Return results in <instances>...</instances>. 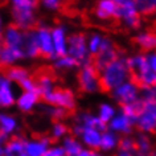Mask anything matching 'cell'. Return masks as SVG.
Segmentation results:
<instances>
[{"instance_id":"15","label":"cell","mask_w":156,"mask_h":156,"mask_svg":"<svg viewBox=\"0 0 156 156\" xmlns=\"http://www.w3.org/2000/svg\"><path fill=\"white\" fill-rule=\"evenodd\" d=\"M16 91L13 83L8 81L4 73H0V102L2 108H11L16 103Z\"/></svg>"},{"instance_id":"30","label":"cell","mask_w":156,"mask_h":156,"mask_svg":"<svg viewBox=\"0 0 156 156\" xmlns=\"http://www.w3.org/2000/svg\"><path fill=\"white\" fill-rule=\"evenodd\" d=\"M115 12V0H101L97 4L95 16L101 20H107V19L114 17Z\"/></svg>"},{"instance_id":"49","label":"cell","mask_w":156,"mask_h":156,"mask_svg":"<svg viewBox=\"0 0 156 156\" xmlns=\"http://www.w3.org/2000/svg\"><path fill=\"white\" fill-rule=\"evenodd\" d=\"M147 156H156V151L155 150H152L151 152H150V154H148Z\"/></svg>"},{"instance_id":"23","label":"cell","mask_w":156,"mask_h":156,"mask_svg":"<svg viewBox=\"0 0 156 156\" xmlns=\"http://www.w3.org/2000/svg\"><path fill=\"white\" fill-rule=\"evenodd\" d=\"M76 123L81 124L83 127H89V128H94L98 130L99 132H105L107 130V124H105L98 116L90 112H82L76 118Z\"/></svg>"},{"instance_id":"42","label":"cell","mask_w":156,"mask_h":156,"mask_svg":"<svg viewBox=\"0 0 156 156\" xmlns=\"http://www.w3.org/2000/svg\"><path fill=\"white\" fill-rule=\"evenodd\" d=\"M140 98L142 99H150L152 102L156 103V86L147 89V90H143L140 93Z\"/></svg>"},{"instance_id":"12","label":"cell","mask_w":156,"mask_h":156,"mask_svg":"<svg viewBox=\"0 0 156 156\" xmlns=\"http://www.w3.org/2000/svg\"><path fill=\"white\" fill-rule=\"evenodd\" d=\"M37 37V44L40 49V56L48 58V60H54L53 44H52V28L46 24H37L34 28Z\"/></svg>"},{"instance_id":"22","label":"cell","mask_w":156,"mask_h":156,"mask_svg":"<svg viewBox=\"0 0 156 156\" xmlns=\"http://www.w3.org/2000/svg\"><path fill=\"white\" fill-rule=\"evenodd\" d=\"M23 53H24L25 60H33V58L40 57V49L37 44V37L34 29L27 30L24 36V42H23Z\"/></svg>"},{"instance_id":"24","label":"cell","mask_w":156,"mask_h":156,"mask_svg":"<svg viewBox=\"0 0 156 156\" xmlns=\"http://www.w3.org/2000/svg\"><path fill=\"white\" fill-rule=\"evenodd\" d=\"M34 81H36L37 93L40 94L41 98L45 95H48L49 93H52L54 89H56L54 80H53L52 74H49V73H40Z\"/></svg>"},{"instance_id":"48","label":"cell","mask_w":156,"mask_h":156,"mask_svg":"<svg viewBox=\"0 0 156 156\" xmlns=\"http://www.w3.org/2000/svg\"><path fill=\"white\" fill-rule=\"evenodd\" d=\"M90 156H105V155L99 151H90Z\"/></svg>"},{"instance_id":"38","label":"cell","mask_w":156,"mask_h":156,"mask_svg":"<svg viewBox=\"0 0 156 156\" xmlns=\"http://www.w3.org/2000/svg\"><path fill=\"white\" fill-rule=\"evenodd\" d=\"M118 150L119 151H124V152H131V154H135V140H134V138H131V136H124V138H120Z\"/></svg>"},{"instance_id":"16","label":"cell","mask_w":156,"mask_h":156,"mask_svg":"<svg viewBox=\"0 0 156 156\" xmlns=\"http://www.w3.org/2000/svg\"><path fill=\"white\" fill-rule=\"evenodd\" d=\"M134 126H135V123L130 118H127L122 111H118L116 115L110 120V123L107 124V130L115 132L116 135L122 134L124 136H128L132 132Z\"/></svg>"},{"instance_id":"13","label":"cell","mask_w":156,"mask_h":156,"mask_svg":"<svg viewBox=\"0 0 156 156\" xmlns=\"http://www.w3.org/2000/svg\"><path fill=\"white\" fill-rule=\"evenodd\" d=\"M25 32L13 25L12 23L5 25L3 30L0 40L3 42V46H8V48H23V42H24Z\"/></svg>"},{"instance_id":"51","label":"cell","mask_w":156,"mask_h":156,"mask_svg":"<svg viewBox=\"0 0 156 156\" xmlns=\"http://www.w3.org/2000/svg\"><path fill=\"white\" fill-rule=\"evenodd\" d=\"M0 108H2V102H0Z\"/></svg>"},{"instance_id":"14","label":"cell","mask_w":156,"mask_h":156,"mask_svg":"<svg viewBox=\"0 0 156 156\" xmlns=\"http://www.w3.org/2000/svg\"><path fill=\"white\" fill-rule=\"evenodd\" d=\"M68 32L62 25H57L52 28V44L54 58L62 57L68 54Z\"/></svg>"},{"instance_id":"53","label":"cell","mask_w":156,"mask_h":156,"mask_svg":"<svg viewBox=\"0 0 156 156\" xmlns=\"http://www.w3.org/2000/svg\"><path fill=\"white\" fill-rule=\"evenodd\" d=\"M155 3H156V0H155Z\"/></svg>"},{"instance_id":"10","label":"cell","mask_w":156,"mask_h":156,"mask_svg":"<svg viewBox=\"0 0 156 156\" xmlns=\"http://www.w3.org/2000/svg\"><path fill=\"white\" fill-rule=\"evenodd\" d=\"M140 93H142V90L139 89V86L132 80H130V81H126V82L122 83L116 89H114L111 91V95L122 107L140 99Z\"/></svg>"},{"instance_id":"3","label":"cell","mask_w":156,"mask_h":156,"mask_svg":"<svg viewBox=\"0 0 156 156\" xmlns=\"http://www.w3.org/2000/svg\"><path fill=\"white\" fill-rule=\"evenodd\" d=\"M127 65L131 73V80L140 90H147L156 86V74L148 66L146 54H135L127 58Z\"/></svg>"},{"instance_id":"37","label":"cell","mask_w":156,"mask_h":156,"mask_svg":"<svg viewBox=\"0 0 156 156\" xmlns=\"http://www.w3.org/2000/svg\"><path fill=\"white\" fill-rule=\"evenodd\" d=\"M68 134H69V127L64 122H54L52 126V131H50V139L54 140L64 139L65 136H68Z\"/></svg>"},{"instance_id":"52","label":"cell","mask_w":156,"mask_h":156,"mask_svg":"<svg viewBox=\"0 0 156 156\" xmlns=\"http://www.w3.org/2000/svg\"><path fill=\"white\" fill-rule=\"evenodd\" d=\"M23 156H28V155H23Z\"/></svg>"},{"instance_id":"4","label":"cell","mask_w":156,"mask_h":156,"mask_svg":"<svg viewBox=\"0 0 156 156\" xmlns=\"http://www.w3.org/2000/svg\"><path fill=\"white\" fill-rule=\"evenodd\" d=\"M114 19L120 20L130 29H139L142 27V16L136 9L134 0H115Z\"/></svg>"},{"instance_id":"28","label":"cell","mask_w":156,"mask_h":156,"mask_svg":"<svg viewBox=\"0 0 156 156\" xmlns=\"http://www.w3.org/2000/svg\"><path fill=\"white\" fill-rule=\"evenodd\" d=\"M61 147L65 152V156H77L83 150V146H82V143L80 142V139L73 135L65 136V138L62 139Z\"/></svg>"},{"instance_id":"29","label":"cell","mask_w":156,"mask_h":156,"mask_svg":"<svg viewBox=\"0 0 156 156\" xmlns=\"http://www.w3.org/2000/svg\"><path fill=\"white\" fill-rule=\"evenodd\" d=\"M134 140H135V156H147L154 150L150 136L146 134L139 132Z\"/></svg>"},{"instance_id":"32","label":"cell","mask_w":156,"mask_h":156,"mask_svg":"<svg viewBox=\"0 0 156 156\" xmlns=\"http://www.w3.org/2000/svg\"><path fill=\"white\" fill-rule=\"evenodd\" d=\"M116 108L112 106V105H110V103H102L99 106V108H98V118L102 120V122L105 123V124H108L110 123V120L114 118V116L116 115Z\"/></svg>"},{"instance_id":"31","label":"cell","mask_w":156,"mask_h":156,"mask_svg":"<svg viewBox=\"0 0 156 156\" xmlns=\"http://www.w3.org/2000/svg\"><path fill=\"white\" fill-rule=\"evenodd\" d=\"M42 112L45 115H48L50 119H53L54 122H62V119H65L68 116V112L64 110V108H58V107H54V106H49V105H44L41 107Z\"/></svg>"},{"instance_id":"11","label":"cell","mask_w":156,"mask_h":156,"mask_svg":"<svg viewBox=\"0 0 156 156\" xmlns=\"http://www.w3.org/2000/svg\"><path fill=\"white\" fill-rule=\"evenodd\" d=\"M73 136L80 139V142L82 143V146H86L89 151H97L99 150V143H101V135L102 132L94 128L83 127L78 123H74L72 127Z\"/></svg>"},{"instance_id":"39","label":"cell","mask_w":156,"mask_h":156,"mask_svg":"<svg viewBox=\"0 0 156 156\" xmlns=\"http://www.w3.org/2000/svg\"><path fill=\"white\" fill-rule=\"evenodd\" d=\"M19 87H20L23 91H37L36 81H34L33 77H29V78H27L25 81H23V82L19 85Z\"/></svg>"},{"instance_id":"33","label":"cell","mask_w":156,"mask_h":156,"mask_svg":"<svg viewBox=\"0 0 156 156\" xmlns=\"http://www.w3.org/2000/svg\"><path fill=\"white\" fill-rule=\"evenodd\" d=\"M140 110H142V98L138 99L136 102H132L130 105H126V106L120 107V111H122L127 118H130L134 123H135L136 118H138Z\"/></svg>"},{"instance_id":"1","label":"cell","mask_w":156,"mask_h":156,"mask_svg":"<svg viewBox=\"0 0 156 156\" xmlns=\"http://www.w3.org/2000/svg\"><path fill=\"white\" fill-rule=\"evenodd\" d=\"M12 24L21 30H32L37 27V9L40 3L36 0H12L9 3Z\"/></svg>"},{"instance_id":"25","label":"cell","mask_w":156,"mask_h":156,"mask_svg":"<svg viewBox=\"0 0 156 156\" xmlns=\"http://www.w3.org/2000/svg\"><path fill=\"white\" fill-rule=\"evenodd\" d=\"M4 76L8 78V81H11L13 85H20L23 81H25L27 78L32 77L29 73V70L24 68L21 65H15V66H11V68L5 69L4 70Z\"/></svg>"},{"instance_id":"35","label":"cell","mask_w":156,"mask_h":156,"mask_svg":"<svg viewBox=\"0 0 156 156\" xmlns=\"http://www.w3.org/2000/svg\"><path fill=\"white\" fill-rule=\"evenodd\" d=\"M102 40H103V36L99 33H93L87 38V50H89L90 57H94L99 52L101 45H102Z\"/></svg>"},{"instance_id":"50","label":"cell","mask_w":156,"mask_h":156,"mask_svg":"<svg viewBox=\"0 0 156 156\" xmlns=\"http://www.w3.org/2000/svg\"><path fill=\"white\" fill-rule=\"evenodd\" d=\"M2 49H3V42H2V40H0V53H2Z\"/></svg>"},{"instance_id":"41","label":"cell","mask_w":156,"mask_h":156,"mask_svg":"<svg viewBox=\"0 0 156 156\" xmlns=\"http://www.w3.org/2000/svg\"><path fill=\"white\" fill-rule=\"evenodd\" d=\"M42 156H65V152L61 146H50Z\"/></svg>"},{"instance_id":"46","label":"cell","mask_w":156,"mask_h":156,"mask_svg":"<svg viewBox=\"0 0 156 156\" xmlns=\"http://www.w3.org/2000/svg\"><path fill=\"white\" fill-rule=\"evenodd\" d=\"M77 156H90V151L87 150V148H83L82 151L80 152V154H78Z\"/></svg>"},{"instance_id":"18","label":"cell","mask_w":156,"mask_h":156,"mask_svg":"<svg viewBox=\"0 0 156 156\" xmlns=\"http://www.w3.org/2000/svg\"><path fill=\"white\" fill-rule=\"evenodd\" d=\"M41 97L37 91H21L16 98V106L21 112H30L38 106Z\"/></svg>"},{"instance_id":"19","label":"cell","mask_w":156,"mask_h":156,"mask_svg":"<svg viewBox=\"0 0 156 156\" xmlns=\"http://www.w3.org/2000/svg\"><path fill=\"white\" fill-rule=\"evenodd\" d=\"M19 130V120L15 115L9 112L0 111V138L3 140L9 139L11 136L16 135Z\"/></svg>"},{"instance_id":"6","label":"cell","mask_w":156,"mask_h":156,"mask_svg":"<svg viewBox=\"0 0 156 156\" xmlns=\"http://www.w3.org/2000/svg\"><path fill=\"white\" fill-rule=\"evenodd\" d=\"M135 126L142 134L156 132V103L150 99H142V110L135 120Z\"/></svg>"},{"instance_id":"17","label":"cell","mask_w":156,"mask_h":156,"mask_svg":"<svg viewBox=\"0 0 156 156\" xmlns=\"http://www.w3.org/2000/svg\"><path fill=\"white\" fill-rule=\"evenodd\" d=\"M24 58V53L20 48H8V46H3L2 53H0V69L5 70L11 66L19 65V62Z\"/></svg>"},{"instance_id":"26","label":"cell","mask_w":156,"mask_h":156,"mask_svg":"<svg viewBox=\"0 0 156 156\" xmlns=\"http://www.w3.org/2000/svg\"><path fill=\"white\" fill-rule=\"evenodd\" d=\"M135 42L139 48L146 52H155L156 50V32H142L136 34Z\"/></svg>"},{"instance_id":"47","label":"cell","mask_w":156,"mask_h":156,"mask_svg":"<svg viewBox=\"0 0 156 156\" xmlns=\"http://www.w3.org/2000/svg\"><path fill=\"white\" fill-rule=\"evenodd\" d=\"M4 142L5 140L0 138V156H3V154H4Z\"/></svg>"},{"instance_id":"34","label":"cell","mask_w":156,"mask_h":156,"mask_svg":"<svg viewBox=\"0 0 156 156\" xmlns=\"http://www.w3.org/2000/svg\"><path fill=\"white\" fill-rule=\"evenodd\" d=\"M135 4L140 16H150V15L156 12L155 0H138V2H135Z\"/></svg>"},{"instance_id":"20","label":"cell","mask_w":156,"mask_h":156,"mask_svg":"<svg viewBox=\"0 0 156 156\" xmlns=\"http://www.w3.org/2000/svg\"><path fill=\"white\" fill-rule=\"evenodd\" d=\"M52 144V139L48 136H41L36 139H27L25 143V155L28 156H42L45 151Z\"/></svg>"},{"instance_id":"44","label":"cell","mask_w":156,"mask_h":156,"mask_svg":"<svg viewBox=\"0 0 156 156\" xmlns=\"http://www.w3.org/2000/svg\"><path fill=\"white\" fill-rule=\"evenodd\" d=\"M4 28H5V24H4V17H3L2 12H0V36H2V33H3V30H4Z\"/></svg>"},{"instance_id":"21","label":"cell","mask_w":156,"mask_h":156,"mask_svg":"<svg viewBox=\"0 0 156 156\" xmlns=\"http://www.w3.org/2000/svg\"><path fill=\"white\" fill-rule=\"evenodd\" d=\"M27 139L21 135H13L4 142V154L3 156H23L25 155Z\"/></svg>"},{"instance_id":"27","label":"cell","mask_w":156,"mask_h":156,"mask_svg":"<svg viewBox=\"0 0 156 156\" xmlns=\"http://www.w3.org/2000/svg\"><path fill=\"white\" fill-rule=\"evenodd\" d=\"M119 140H120L119 135H116L115 132H112L110 130H106L101 135L99 150L103 152L114 151L115 148H118V146H119Z\"/></svg>"},{"instance_id":"9","label":"cell","mask_w":156,"mask_h":156,"mask_svg":"<svg viewBox=\"0 0 156 156\" xmlns=\"http://www.w3.org/2000/svg\"><path fill=\"white\" fill-rule=\"evenodd\" d=\"M119 56L120 54H119L118 50H116L114 41L108 37H103L99 52L94 56V60L91 61V64L94 65V68L98 70V73H99L101 70L106 68L108 64H111L112 61H115Z\"/></svg>"},{"instance_id":"45","label":"cell","mask_w":156,"mask_h":156,"mask_svg":"<svg viewBox=\"0 0 156 156\" xmlns=\"http://www.w3.org/2000/svg\"><path fill=\"white\" fill-rule=\"evenodd\" d=\"M115 156H135V154H131V152H124V151H119L115 154Z\"/></svg>"},{"instance_id":"43","label":"cell","mask_w":156,"mask_h":156,"mask_svg":"<svg viewBox=\"0 0 156 156\" xmlns=\"http://www.w3.org/2000/svg\"><path fill=\"white\" fill-rule=\"evenodd\" d=\"M146 57H147V62H148V66H150V69L156 74V50H155V52L147 53Z\"/></svg>"},{"instance_id":"5","label":"cell","mask_w":156,"mask_h":156,"mask_svg":"<svg viewBox=\"0 0 156 156\" xmlns=\"http://www.w3.org/2000/svg\"><path fill=\"white\" fill-rule=\"evenodd\" d=\"M68 56L72 57L78 66L91 62L87 50V38L83 33H73L68 37Z\"/></svg>"},{"instance_id":"8","label":"cell","mask_w":156,"mask_h":156,"mask_svg":"<svg viewBox=\"0 0 156 156\" xmlns=\"http://www.w3.org/2000/svg\"><path fill=\"white\" fill-rule=\"evenodd\" d=\"M45 105L64 108L66 111H72L77 106L76 94L70 89H54L48 95L42 97Z\"/></svg>"},{"instance_id":"40","label":"cell","mask_w":156,"mask_h":156,"mask_svg":"<svg viewBox=\"0 0 156 156\" xmlns=\"http://www.w3.org/2000/svg\"><path fill=\"white\" fill-rule=\"evenodd\" d=\"M40 4L46 11H58L61 8V2L58 0H42Z\"/></svg>"},{"instance_id":"7","label":"cell","mask_w":156,"mask_h":156,"mask_svg":"<svg viewBox=\"0 0 156 156\" xmlns=\"http://www.w3.org/2000/svg\"><path fill=\"white\" fill-rule=\"evenodd\" d=\"M77 82L80 90L87 93V94H94V93H98L101 90L99 73L91 62L82 65L80 68V72H78L77 76Z\"/></svg>"},{"instance_id":"36","label":"cell","mask_w":156,"mask_h":156,"mask_svg":"<svg viewBox=\"0 0 156 156\" xmlns=\"http://www.w3.org/2000/svg\"><path fill=\"white\" fill-rule=\"evenodd\" d=\"M54 68L58 69V70H70V69H74L77 68L78 64L73 60L72 57H69L68 54L66 56H62V57H57L54 58Z\"/></svg>"},{"instance_id":"2","label":"cell","mask_w":156,"mask_h":156,"mask_svg":"<svg viewBox=\"0 0 156 156\" xmlns=\"http://www.w3.org/2000/svg\"><path fill=\"white\" fill-rule=\"evenodd\" d=\"M131 80V73L127 65V58L119 56L115 61L108 64L106 68L99 72L101 90L112 91L126 81Z\"/></svg>"}]
</instances>
